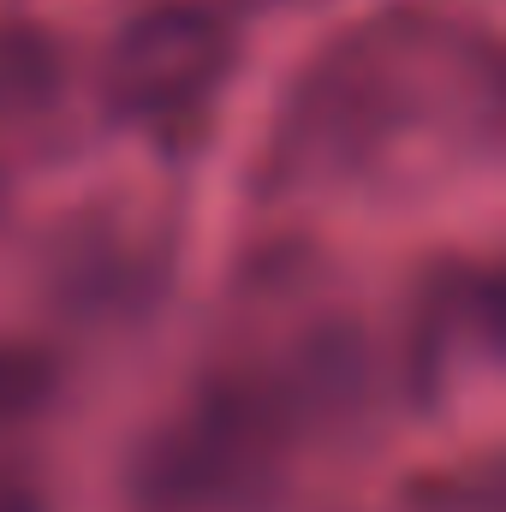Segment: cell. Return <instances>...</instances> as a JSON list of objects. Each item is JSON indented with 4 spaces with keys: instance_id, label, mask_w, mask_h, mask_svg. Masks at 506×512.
Masks as SVG:
<instances>
[{
    "instance_id": "cell-2",
    "label": "cell",
    "mask_w": 506,
    "mask_h": 512,
    "mask_svg": "<svg viewBox=\"0 0 506 512\" xmlns=\"http://www.w3.org/2000/svg\"><path fill=\"white\" fill-rule=\"evenodd\" d=\"M60 96V48L30 24H0V120L42 114Z\"/></svg>"
},
{
    "instance_id": "cell-1",
    "label": "cell",
    "mask_w": 506,
    "mask_h": 512,
    "mask_svg": "<svg viewBox=\"0 0 506 512\" xmlns=\"http://www.w3.org/2000/svg\"><path fill=\"white\" fill-rule=\"evenodd\" d=\"M233 42L203 6H149L108 48L102 90L126 120L191 114L227 72Z\"/></svg>"
},
{
    "instance_id": "cell-3",
    "label": "cell",
    "mask_w": 506,
    "mask_h": 512,
    "mask_svg": "<svg viewBox=\"0 0 506 512\" xmlns=\"http://www.w3.org/2000/svg\"><path fill=\"white\" fill-rule=\"evenodd\" d=\"M42 387H48V358H42V352L0 346V411H18V405H30Z\"/></svg>"
}]
</instances>
